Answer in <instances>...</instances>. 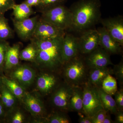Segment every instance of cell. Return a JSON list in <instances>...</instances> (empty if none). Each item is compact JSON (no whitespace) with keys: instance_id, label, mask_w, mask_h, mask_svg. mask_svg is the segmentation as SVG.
I'll use <instances>...</instances> for the list:
<instances>
[{"instance_id":"34","label":"cell","mask_w":123,"mask_h":123,"mask_svg":"<svg viewBox=\"0 0 123 123\" xmlns=\"http://www.w3.org/2000/svg\"><path fill=\"white\" fill-rule=\"evenodd\" d=\"M24 118L23 114L20 111L15 112L11 119V123H22L24 122Z\"/></svg>"},{"instance_id":"1","label":"cell","mask_w":123,"mask_h":123,"mask_svg":"<svg viewBox=\"0 0 123 123\" xmlns=\"http://www.w3.org/2000/svg\"><path fill=\"white\" fill-rule=\"evenodd\" d=\"M64 37L48 39L30 40L37 49L34 63L39 68L45 71L54 72L61 70L64 64L62 57Z\"/></svg>"},{"instance_id":"13","label":"cell","mask_w":123,"mask_h":123,"mask_svg":"<svg viewBox=\"0 0 123 123\" xmlns=\"http://www.w3.org/2000/svg\"><path fill=\"white\" fill-rule=\"evenodd\" d=\"M54 72L45 71L38 77L36 86L38 91L44 95L51 93L58 86L59 78Z\"/></svg>"},{"instance_id":"2","label":"cell","mask_w":123,"mask_h":123,"mask_svg":"<svg viewBox=\"0 0 123 123\" xmlns=\"http://www.w3.org/2000/svg\"><path fill=\"white\" fill-rule=\"evenodd\" d=\"M99 0H78L69 9L73 17L72 29L81 32L89 29L101 20Z\"/></svg>"},{"instance_id":"4","label":"cell","mask_w":123,"mask_h":123,"mask_svg":"<svg viewBox=\"0 0 123 123\" xmlns=\"http://www.w3.org/2000/svg\"><path fill=\"white\" fill-rule=\"evenodd\" d=\"M40 18L58 29L65 31L72 29L73 17L69 8L64 5L57 6L41 13Z\"/></svg>"},{"instance_id":"11","label":"cell","mask_w":123,"mask_h":123,"mask_svg":"<svg viewBox=\"0 0 123 123\" xmlns=\"http://www.w3.org/2000/svg\"><path fill=\"white\" fill-rule=\"evenodd\" d=\"M39 18L36 15L21 21L13 19L14 30L21 39L26 41L32 38Z\"/></svg>"},{"instance_id":"8","label":"cell","mask_w":123,"mask_h":123,"mask_svg":"<svg viewBox=\"0 0 123 123\" xmlns=\"http://www.w3.org/2000/svg\"><path fill=\"white\" fill-rule=\"evenodd\" d=\"M65 31L58 29L39 17L32 38L48 39L64 37Z\"/></svg>"},{"instance_id":"29","label":"cell","mask_w":123,"mask_h":123,"mask_svg":"<svg viewBox=\"0 0 123 123\" xmlns=\"http://www.w3.org/2000/svg\"><path fill=\"white\" fill-rule=\"evenodd\" d=\"M48 123H69L70 119L67 116L61 113H55L47 119Z\"/></svg>"},{"instance_id":"37","label":"cell","mask_w":123,"mask_h":123,"mask_svg":"<svg viewBox=\"0 0 123 123\" xmlns=\"http://www.w3.org/2000/svg\"><path fill=\"white\" fill-rule=\"evenodd\" d=\"M115 123H123V111H119L115 115Z\"/></svg>"},{"instance_id":"12","label":"cell","mask_w":123,"mask_h":123,"mask_svg":"<svg viewBox=\"0 0 123 123\" xmlns=\"http://www.w3.org/2000/svg\"><path fill=\"white\" fill-rule=\"evenodd\" d=\"M103 27L114 39L123 46V18L121 15L100 20Z\"/></svg>"},{"instance_id":"26","label":"cell","mask_w":123,"mask_h":123,"mask_svg":"<svg viewBox=\"0 0 123 123\" xmlns=\"http://www.w3.org/2000/svg\"><path fill=\"white\" fill-rule=\"evenodd\" d=\"M101 87L106 93L114 95L118 89L116 79L111 75H108L103 81Z\"/></svg>"},{"instance_id":"20","label":"cell","mask_w":123,"mask_h":123,"mask_svg":"<svg viewBox=\"0 0 123 123\" xmlns=\"http://www.w3.org/2000/svg\"><path fill=\"white\" fill-rule=\"evenodd\" d=\"M13 10V20L16 21H21L29 18L35 13L32 7L28 5L24 1L19 4H15Z\"/></svg>"},{"instance_id":"14","label":"cell","mask_w":123,"mask_h":123,"mask_svg":"<svg viewBox=\"0 0 123 123\" xmlns=\"http://www.w3.org/2000/svg\"><path fill=\"white\" fill-rule=\"evenodd\" d=\"M99 34V46L111 55L119 54L122 52V47L118 42L108 33L104 27L97 29Z\"/></svg>"},{"instance_id":"10","label":"cell","mask_w":123,"mask_h":123,"mask_svg":"<svg viewBox=\"0 0 123 123\" xmlns=\"http://www.w3.org/2000/svg\"><path fill=\"white\" fill-rule=\"evenodd\" d=\"M86 55L84 60L89 69L105 68L114 65L111 60V55L100 46Z\"/></svg>"},{"instance_id":"3","label":"cell","mask_w":123,"mask_h":123,"mask_svg":"<svg viewBox=\"0 0 123 123\" xmlns=\"http://www.w3.org/2000/svg\"><path fill=\"white\" fill-rule=\"evenodd\" d=\"M61 70L64 82L71 86H82L87 82L89 69L79 55L64 63Z\"/></svg>"},{"instance_id":"22","label":"cell","mask_w":123,"mask_h":123,"mask_svg":"<svg viewBox=\"0 0 123 123\" xmlns=\"http://www.w3.org/2000/svg\"><path fill=\"white\" fill-rule=\"evenodd\" d=\"M2 83L18 99L22 100L25 93L24 89L20 84L14 80L3 75Z\"/></svg>"},{"instance_id":"38","label":"cell","mask_w":123,"mask_h":123,"mask_svg":"<svg viewBox=\"0 0 123 123\" xmlns=\"http://www.w3.org/2000/svg\"><path fill=\"white\" fill-rule=\"evenodd\" d=\"M5 108L4 106L0 99V118L5 115Z\"/></svg>"},{"instance_id":"18","label":"cell","mask_w":123,"mask_h":123,"mask_svg":"<svg viewBox=\"0 0 123 123\" xmlns=\"http://www.w3.org/2000/svg\"><path fill=\"white\" fill-rule=\"evenodd\" d=\"M21 48L19 43L9 47L6 55L4 71L11 70L19 65Z\"/></svg>"},{"instance_id":"33","label":"cell","mask_w":123,"mask_h":123,"mask_svg":"<svg viewBox=\"0 0 123 123\" xmlns=\"http://www.w3.org/2000/svg\"><path fill=\"white\" fill-rule=\"evenodd\" d=\"M108 111L102 109L91 117L92 123H103Z\"/></svg>"},{"instance_id":"6","label":"cell","mask_w":123,"mask_h":123,"mask_svg":"<svg viewBox=\"0 0 123 123\" xmlns=\"http://www.w3.org/2000/svg\"><path fill=\"white\" fill-rule=\"evenodd\" d=\"M73 89V86L65 82L60 84L51 93V101L53 105L62 111H68L69 100Z\"/></svg>"},{"instance_id":"31","label":"cell","mask_w":123,"mask_h":123,"mask_svg":"<svg viewBox=\"0 0 123 123\" xmlns=\"http://www.w3.org/2000/svg\"><path fill=\"white\" fill-rule=\"evenodd\" d=\"M15 4L14 0H0V14H5L7 11L12 9Z\"/></svg>"},{"instance_id":"19","label":"cell","mask_w":123,"mask_h":123,"mask_svg":"<svg viewBox=\"0 0 123 123\" xmlns=\"http://www.w3.org/2000/svg\"><path fill=\"white\" fill-rule=\"evenodd\" d=\"M83 89L82 86H73L69 104L68 111L83 113Z\"/></svg>"},{"instance_id":"16","label":"cell","mask_w":123,"mask_h":123,"mask_svg":"<svg viewBox=\"0 0 123 123\" xmlns=\"http://www.w3.org/2000/svg\"><path fill=\"white\" fill-rule=\"evenodd\" d=\"M22 100L25 108L33 116L41 118L45 114L44 105L38 97L25 92Z\"/></svg>"},{"instance_id":"9","label":"cell","mask_w":123,"mask_h":123,"mask_svg":"<svg viewBox=\"0 0 123 123\" xmlns=\"http://www.w3.org/2000/svg\"><path fill=\"white\" fill-rule=\"evenodd\" d=\"M10 77L11 79L17 82L25 89L33 84L36 74L35 70L30 66L18 65L13 69Z\"/></svg>"},{"instance_id":"35","label":"cell","mask_w":123,"mask_h":123,"mask_svg":"<svg viewBox=\"0 0 123 123\" xmlns=\"http://www.w3.org/2000/svg\"><path fill=\"white\" fill-rule=\"evenodd\" d=\"M78 114L80 116L79 122L80 123H92L91 118L89 117L86 116L84 113L78 112Z\"/></svg>"},{"instance_id":"28","label":"cell","mask_w":123,"mask_h":123,"mask_svg":"<svg viewBox=\"0 0 123 123\" xmlns=\"http://www.w3.org/2000/svg\"><path fill=\"white\" fill-rule=\"evenodd\" d=\"M10 46L7 40L0 39V74L1 76L4 75L6 55Z\"/></svg>"},{"instance_id":"25","label":"cell","mask_w":123,"mask_h":123,"mask_svg":"<svg viewBox=\"0 0 123 123\" xmlns=\"http://www.w3.org/2000/svg\"><path fill=\"white\" fill-rule=\"evenodd\" d=\"M37 55V49L34 44L31 41L24 49L20 51V59L22 60L34 62Z\"/></svg>"},{"instance_id":"7","label":"cell","mask_w":123,"mask_h":123,"mask_svg":"<svg viewBox=\"0 0 123 123\" xmlns=\"http://www.w3.org/2000/svg\"><path fill=\"white\" fill-rule=\"evenodd\" d=\"M79 53L87 55L99 46V34L97 30L88 29L78 38Z\"/></svg>"},{"instance_id":"24","label":"cell","mask_w":123,"mask_h":123,"mask_svg":"<svg viewBox=\"0 0 123 123\" xmlns=\"http://www.w3.org/2000/svg\"><path fill=\"white\" fill-rule=\"evenodd\" d=\"M14 31L4 14H0V39L7 40L13 37Z\"/></svg>"},{"instance_id":"40","label":"cell","mask_w":123,"mask_h":123,"mask_svg":"<svg viewBox=\"0 0 123 123\" xmlns=\"http://www.w3.org/2000/svg\"><path fill=\"white\" fill-rule=\"evenodd\" d=\"M2 76L0 74V93L1 88H2V85H3L2 81Z\"/></svg>"},{"instance_id":"27","label":"cell","mask_w":123,"mask_h":123,"mask_svg":"<svg viewBox=\"0 0 123 123\" xmlns=\"http://www.w3.org/2000/svg\"><path fill=\"white\" fill-rule=\"evenodd\" d=\"M67 0H41L39 5L36 7L38 11H43L57 6L64 5Z\"/></svg>"},{"instance_id":"36","label":"cell","mask_w":123,"mask_h":123,"mask_svg":"<svg viewBox=\"0 0 123 123\" xmlns=\"http://www.w3.org/2000/svg\"><path fill=\"white\" fill-rule=\"evenodd\" d=\"M41 0H25L24 2L31 7L37 6L41 2Z\"/></svg>"},{"instance_id":"30","label":"cell","mask_w":123,"mask_h":123,"mask_svg":"<svg viewBox=\"0 0 123 123\" xmlns=\"http://www.w3.org/2000/svg\"><path fill=\"white\" fill-rule=\"evenodd\" d=\"M113 70V74L116 77L120 84H123V60L118 64L114 65Z\"/></svg>"},{"instance_id":"32","label":"cell","mask_w":123,"mask_h":123,"mask_svg":"<svg viewBox=\"0 0 123 123\" xmlns=\"http://www.w3.org/2000/svg\"><path fill=\"white\" fill-rule=\"evenodd\" d=\"M115 95V100L118 111H123V87L117 89Z\"/></svg>"},{"instance_id":"15","label":"cell","mask_w":123,"mask_h":123,"mask_svg":"<svg viewBox=\"0 0 123 123\" xmlns=\"http://www.w3.org/2000/svg\"><path fill=\"white\" fill-rule=\"evenodd\" d=\"M78 38L65 33L63 38L62 57L64 64L79 55Z\"/></svg>"},{"instance_id":"23","label":"cell","mask_w":123,"mask_h":123,"mask_svg":"<svg viewBox=\"0 0 123 123\" xmlns=\"http://www.w3.org/2000/svg\"><path fill=\"white\" fill-rule=\"evenodd\" d=\"M16 98V97L3 84L0 93V99L5 108L9 110H12L15 107Z\"/></svg>"},{"instance_id":"21","label":"cell","mask_w":123,"mask_h":123,"mask_svg":"<svg viewBox=\"0 0 123 123\" xmlns=\"http://www.w3.org/2000/svg\"><path fill=\"white\" fill-rule=\"evenodd\" d=\"M103 109L116 115L118 111L115 99L111 95L106 93L101 87H97Z\"/></svg>"},{"instance_id":"17","label":"cell","mask_w":123,"mask_h":123,"mask_svg":"<svg viewBox=\"0 0 123 123\" xmlns=\"http://www.w3.org/2000/svg\"><path fill=\"white\" fill-rule=\"evenodd\" d=\"M112 69L108 68L89 69L87 82L97 87L101 86L102 82L108 75H113Z\"/></svg>"},{"instance_id":"5","label":"cell","mask_w":123,"mask_h":123,"mask_svg":"<svg viewBox=\"0 0 123 123\" xmlns=\"http://www.w3.org/2000/svg\"><path fill=\"white\" fill-rule=\"evenodd\" d=\"M83 89V111L84 114L89 117L93 116L103 109L97 87L86 82Z\"/></svg>"},{"instance_id":"39","label":"cell","mask_w":123,"mask_h":123,"mask_svg":"<svg viewBox=\"0 0 123 123\" xmlns=\"http://www.w3.org/2000/svg\"><path fill=\"white\" fill-rule=\"evenodd\" d=\"M108 112H107V114L106 115L103 123H115L111 119L110 115L108 114Z\"/></svg>"}]
</instances>
